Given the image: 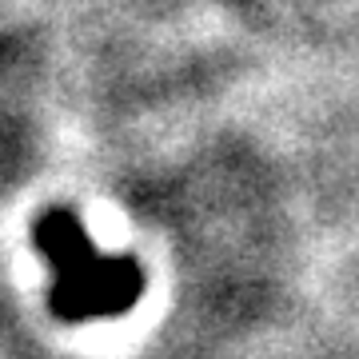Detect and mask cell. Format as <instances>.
I'll return each mask as SVG.
<instances>
[{"instance_id": "1", "label": "cell", "mask_w": 359, "mask_h": 359, "mask_svg": "<svg viewBox=\"0 0 359 359\" xmlns=\"http://www.w3.org/2000/svg\"><path fill=\"white\" fill-rule=\"evenodd\" d=\"M36 240L44 264L52 268V292L48 304L56 320L65 323H92L112 320L136 308L144 295V268L124 252L104 256L88 240L72 212H44L36 219Z\"/></svg>"}]
</instances>
